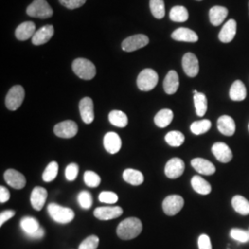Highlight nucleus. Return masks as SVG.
Wrapping results in <instances>:
<instances>
[{
    "instance_id": "obj_8",
    "label": "nucleus",
    "mask_w": 249,
    "mask_h": 249,
    "mask_svg": "<svg viewBox=\"0 0 249 249\" xmlns=\"http://www.w3.org/2000/svg\"><path fill=\"white\" fill-rule=\"evenodd\" d=\"M185 204L184 198L179 195H170L166 196L162 202V210L168 216H174L183 209Z\"/></svg>"
},
{
    "instance_id": "obj_10",
    "label": "nucleus",
    "mask_w": 249,
    "mask_h": 249,
    "mask_svg": "<svg viewBox=\"0 0 249 249\" xmlns=\"http://www.w3.org/2000/svg\"><path fill=\"white\" fill-rule=\"evenodd\" d=\"M149 44L148 36L136 35L129 36L122 42V49L125 52H134Z\"/></svg>"
},
{
    "instance_id": "obj_41",
    "label": "nucleus",
    "mask_w": 249,
    "mask_h": 249,
    "mask_svg": "<svg viewBox=\"0 0 249 249\" xmlns=\"http://www.w3.org/2000/svg\"><path fill=\"white\" fill-rule=\"evenodd\" d=\"M231 238L239 243H248L249 241V231L233 228L230 231Z\"/></svg>"
},
{
    "instance_id": "obj_20",
    "label": "nucleus",
    "mask_w": 249,
    "mask_h": 249,
    "mask_svg": "<svg viewBox=\"0 0 249 249\" xmlns=\"http://www.w3.org/2000/svg\"><path fill=\"white\" fill-rule=\"evenodd\" d=\"M47 198V191L44 187H36L31 194V204L36 211H41L45 204Z\"/></svg>"
},
{
    "instance_id": "obj_19",
    "label": "nucleus",
    "mask_w": 249,
    "mask_h": 249,
    "mask_svg": "<svg viewBox=\"0 0 249 249\" xmlns=\"http://www.w3.org/2000/svg\"><path fill=\"white\" fill-rule=\"evenodd\" d=\"M236 29L237 23L234 19H229L228 21H226L219 34L220 41L223 44H228L231 42L236 35Z\"/></svg>"
},
{
    "instance_id": "obj_38",
    "label": "nucleus",
    "mask_w": 249,
    "mask_h": 249,
    "mask_svg": "<svg viewBox=\"0 0 249 249\" xmlns=\"http://www.w3.org/2000/svg\"><path fill=\"white\" fill-rule=\"evenodd\" d=\"M58 174V163L56 161H51L43 173V180L45 182H52Z\"/></svg>"
},
{
    "instance_id": "obj_12",
    "label": "nucleus",
    "mask_w": 249,
    "mask_h": 249,
    "mask_svg": "<svg viewBox=\"0 0 249 249\" xmlns=\"http://www.w3.org/2000/svg\"><path fill=\"white\" fill-rule=\"evenodd\" d=\"M185 171V162L180 158H172L167 161L164 173L165 176L170 179H177L180 178Z\"/></svg>"
},
{
    "instance_id": "obj_5",
    "label": "nucleus",
    "mask_w": 249,
    "mask_h": 249,
    "mask_svg": "<svg viewBox=\"0 0 249 249\" xmlns=\"http://www.w3.org/2000/svg\"><path fill=\"white\" fill-rule=\"evenodd\" d=\"M27 14L34 18H48L53 16V9L46 0H35L27 8Z\"/></svg>"
},
{
    "instance_id": "obj_50",
    "label": "nucleus",
    "mask_w": 249,
    "mask_h": 249,
    "mask_svg": "<svg viewBox=\"0 0 249 249\" xmlns=\"http://www.w3.org/2000/svg\"><path fill=\"white\" fill-rule=\"evenodd\" d=\"M196 1H201V0H196Z\"/></svg>"
},
{
    "instance_id": "obj_11",
    "label": "nucleus",
    "mask_w": 249,
    "mask_h": 249,
    "mask_svg": "<svg viewBox=\"0 0 249 249\" xmlns=\"http://www.w3.org/2000/svg\"><path fill=\"white\" fill-rule=\"evenodd\" d=\"M94 216L101 221H109L116 219L123 214V210L119 206H109V207H99L94 210Z\"/></svg>"
},
{
    "instance_id": "obj_17",
    "label": "nucleus",
    "mask_w": 249,
    "mask_h": 249,
    "mask_svg": "<svg viewBox=\"0 0 249 249\" xmlns=\"http://www.w3.org/2000/svg\"><path fill=\"white\" fill-rule=\"evenodd\" d=\"M104 146L107 152L110 154H116L122 147V141L116 132H108L104 138Z\"/></svg>"
},
{
    "instance_id": "obj_40",
    "label": "nucleus",
    "mask_w": 249,
    "mask_h": 249,
    "mask_svg": "<svg viewBox=\"0 0 249 249\" xmlns=\"http://www.w3.org/2000/svg\"><path fill=\"white\" fill-rule=\"evenodd\" d=\"M78 202L84 210H89L93 204V199L88 191H81L78 196Z\"/></svg>"
},
{
    "instance_id": "obj_4",
    "label": "nucleus",
    "mask_w": 249,
    "mask_h": 249,
    "mask_svg": "<svg viewBox=\"0 0 249 249\" xmlns=\"http://www.w3.org/2000/svg\"><path fill=\"white\" fill-rule=\"evenodd\" d=\"M20 228L28 237L33 239H41L45 235V230L40 226L38 221L34 217L26 216L20 221Z\"/></svg>"
},
{
    "instance_id": "obj_25",
    "label": "nucleus",
    "mask_w": 249,
    "mask_h": 249,
    "mask_svg": "<svg viewBox=\"0 0 249 249\" xmlns=\"http://www.w3.org/2000/svg\"><path fill=\"white\" fill-rule=\"evenodd\" d=\"M178 88H179V77H178V72L170 71L163 80L164 91L167 94L172 95L178 91Z\"/></svg>"
},
{
    "instance_id": "obj_7",
    "label": "nucleus",
    "mask_w": 249,
    "mask_h": 249,
    "mask_svg": "<svg viewBox=\"0 0 249 249\" xmlns=\"http://www.w3.org/2000/svg\"><path fill=\"white\" fill-rule=\"evenodd\" d=\"M25 97V91L20 85L13 86L9 89L6 97V107L10 111H15L18 109L23 103Z\"/></svg>"
},
{
    "instance_id": "obj_16",
    "label": "nucleus",
    "mask_w": 249,
    "mask_h": 249,
    "mask_svg": "<svg viewBox=\"0 0 249 249\" xmlns=\"http://www.w3.org/2000/svg\"><path fill=\"white\" fill-rule=\"evenodd\" d=\"M212 151L215 158L223 163H227L232 159V152L227 144L223 142L214 143Z\"/></svg>"
},
{
    "instance_id": "obj_2",
    "label": "nucleus",
    "mask_w": 249,
    "mask_h": 249,
    "mask_svg": "<svg viewBox=\"0 0 249 249\" xmlns=\"http://www.w3.org/2000/svg\"><path fill=\"white\" fill-rule=\"evenodd\" d=\"M74 73L82 80H92L96 75L94 64L86 58H77L72 63Z\"/></svg>"
},
{
    "instance_id": "obj_35",
    "label": "nucleus",
    "mask_w": 249,
    "mask_h": 249,
    "mask_svg": "<svg viewBox=\"0 0 249 249\" xmlns=\"http://www.w3.org/2000/svg\"><path fill=\"white\" fill-rule=\"evenodd\" d=\"M164 139L171 147H180L185 142V136L180 131H170Z\"/></svg>"
},
{
    "instance_id": "obj_53",
    "label": "nucleus",
    "mask_w": 249,
    "mask_h": 249,
    "mask_svg": "<svg viewBox=\"0 0 249 249\" xmlns=\"http://www.w3.org/2000/svg\"></svg>"
},
{
    "instance_id": "obj_27",
    "label": "nucleus",
    "mask_w": 249,
    "mask_h": 249,
    "mask_svg": "<svg viewBox=\"0 0 249 249\" xmlns=\"http://www.w3.org/2000/svg\"><path fill=\"white\" fill-rule=\"evenodd\" d=\"M229 95L232 101H235V102L244 101L247 97V88L245 84L241 80H235L231 84Z\"/></svg>"
},
{
    "instance_id": "obj_23",
    "label": "nucleus",
    "mask_w": 249,
    "mask_h": 249,
    "mask_svg": "<svg viewBox=\"0 0 249 249\" xmlns=\"http://www.w3.org/2000/svg\"><path fill=\"white\" fill-rule=\"evenodd\" d=\"M36 33V24L32 21H25L17 27L15 36L19 41H26L30 38H33Z\"/></svg>"
},
{
    "instance_id": "obj_22",
    "label": "nucleus",
    "mask_w": 249,
    "mask_h": 249,
    "mask_svg": "<svg viewBox=\"0 0 249 249\" xmlns=\"http://www.w3.org/2000/svg\"><path fill=\"white\" fill-rule=\"evenodd\" d=\"M191 165L197 173L204 176H212L216 171L213 163L203 158H195L191 160Z\"/></svg>"
},
{
    "instance_id": "obj_9",
    "label": "nucleus",
    "mask_w": 249,
    "mask_h": 249,
    "mask_svg": "<svg viewBox=\"0 0 249 249\" xmlns=\"http://www.w3.org/2000/svg\"><path fill=\"white\" fill-rule=\"evenodd\" d=\"M79 131L78 124L72 120H66L54 125L53 132L62 139H71L75 137Z\"/></svg>"
},
{
    "instance_id": "obj_21",
    "label": "nucleus",
    "mask_w": 249,
    "mask_h": 249,
    "mask_svg": "<svg viewBox=\"0 0 249 249\" xmlns=\"http://www.w3.org/2000/svg\"><path fill=\"white\" fill-rule=\"evenodd\" d=\"M172 38L178 42L186 43H196L198 41L196 33L188 28H178L172 34Z\"/></svg>"
},
{
    "instance_id": "obj_47",
    "label": "nucleus",
    "mask_w": 249,
    "mask_h": 249,
    "mask_svg": "<svg viewBox=\"0 0 249 249\" xmlns=\"http://www.w3.org/2000/svg\"><path fill=\"white\" fill-rule=\"evenodd\" d=\"M14 215H15L14 211H5V212L1 213L0 214V226H2L7 221H9V219L14 217Z\"/></svg>"
},
{
    "instance_id": "obj_49",
    "label": "nucleus",
    "mask_w": 249,
    "mask_h": 249,
    "mask_svg": "<svg viewBox=\"0 0 249 249\" xmlns=\"http://www.w3.org/2000/svg\"><path fill=\"white\" fill-rule=\"evenodd\" d=\"M197 92H198V91L196 90V89H195V90H193V93H194V94H196V93H197Z\"/></svg>"
},
{
    "instance_id": "obj_45",
    "label": "nucleus",
    "mask_w": 249,
    "mask_h": 249,
    "mask_svg": "<svg viewBox=\"0 0 249 249\" xmlns=\"http://www.w3.org/2000/svg\"><path fill=\"white\" fill-rule=\"evenodd\" d=\"M86 1L87 0H59L60 4L69 9H79L86 3Z\"/></svg>"
},
{
    "instance_id": "obj_46",
    "label": "nucleus",
    "mask_w": 249,
    "mask_h": 249,
    "mask_svg": "<svg viewBox=\"0 0 249 249\" xmlns=\"http://www.w3.org/2000/svg\"><path fill=\"white\" fill-rule=\"evenodd\" d=\"M198 249H213L211 239L207 234H201L197 240Z\"/></svg>"
},
{
    "instance_id": "obj_39",
    "label": "nucleus",
    "mask_w": 249,
    "mask_h": 249,
    "mask_svg": "<svg viewBox=\"0 0 249 249\" xmlns=\"http://www.w3.org/2000/svg\"><path fill=\"white\" fill-rule=\"evenodd\" d=\"M83 179L85 184L89 187H97L101 184V178L93 171H86Z\"/></svg>"
},
{
    "instance_id": "obj_36",
    "label": "nucleus",
    "mask_w": 249,
    "mask_h": 249,
    "mask_svg": "<svg viewBox=\"0 0 249 249\" xmlns=\"http://www.w3.org/2000/svg\"><path fill=\"white\" fill-rule=\"evenodd\" d=\"M211 127H212V122L208 119H203V120H199L192 123L190 125V130L195 135H201L208 132L211 129Z\"/></svg>"
},
{
    "instance_id": "obj_1",
    "label": "nucleus",
    "mask_w": 249,
    "mask_h": 249,
    "mask_svg": "<svg viewBox=\"0 0 249 249\" xmlns=\"http://www.w3.org/2000/svg\"><path fill=\"white\" fill-rule=\"evenodd\" d=\"M142 231V223L138 218L131 217L119 223L116 229L118 237L122 240H131L141 234Z\"/></svg>"
},
{
    "instance_id": "obj_52",
    "label": "nucleus",
    "mask_w": 249,
    "mask_h": 249,
    "mask_svg": "<svg viewBox=\"0 0 249 249\" xmlns=\"http://www.w3.org/2000/svg\"></svg>"
},
{
    "instance_id": "obj_26",
    "label": "nucleus",
    "mask_w": 249,
    "mask_h": 249,
    "mask_svg": "<svg viewBox=\"0 0 249 249\" xmlns=\"http://www.w3.org/2000/svg\"><path fill=\"white\" fill-rule=\"evenodd\" d=\"M228 16V9L222 6H214L210 9V20L214 26H219Z\"/></svg>"
},
{
    "instance_id": "obj_28",
    "label": "nucleus",
    "mask_w": 249,
    "mask_h": 249,
    "mask_svg": "<svg viewBox=\"0 0 249 249\" xmlns=\"http://www.w3.org/2000/svg\"><path fill=\"white\" fill-rule=\"evenodd\" d=\"M191 186L196 193L200 195H208L212 192L211 184L206 181L204 178L198 176H195L191 179Z\"/></svg>"
},
{
    "instance_id": "obj_18",
    "label": "nucleus",
    "mask_w": 249,
    "mask_h": 249,
    "mask_svg": "<svg viewBox=\"0 0 249 249\" xmlns=\"http://www.w3.org/2000/svg\"><path fill=\"white\" fill-rule=\"evenodd\" d=\"M53 25H45L36 31L35 36L32 38V42L35 45H45L53 37Z\"/></svg>"
},
{
    "instance_id": "obj_34",
    "label": "nucleus",
    "mask_w": 249,
    "mask_h": 249,
    "mask_svg": "<svg viewBox=\"0 0 249 249\" xmlns=\"http://www.w3.org/2000/svg\"><path fill=\"white\" fill-rule=\"evenodd\" d=\"M170 18L176 22H185L189 18L187 9L183 6H176L170 11Z\"/></svg>"
},
{
    "instance_id": "obj_6",
    "label": "nucleus",
    "mask_w": 249,
    "mask_h": 249,
    "mask_svg": "<svg viewBox=\"0 0 249 249\" xmlns=\"http://www.w3.org/2000/svg\"><path fill=\"white\" fill-rule=\"evenodd\" d=\"M158 80L159 77L155 71L151 69H145L140 73L137 79V84L141 90L150 91L156 87Z\"/></svg>"
},
{
    "instance_id": "obj_44",
    "label": "nucleus",
    "mask_w": 249,
    "mask_h": 249,
    "mask_svg": "<svg viewBox=\"0 0 249 249\" xmlns=\"http://www.w3.org/2000/svg\"><path fill=\"white\" fill-rule=\"evenodd\" d=\"M79 175V166L77 163H71L65 170V177L68 181H74Z\"/></svg>"
},
{
    "instance_id": "obj_42",
    "label": "nucleus",
    "mask_w": 249,
    "mask_h": 249,
    "mask_svg": "<svg viewBox=\"0 0 249 249\" xmlns=\"http://www.w3.org/2000/svg\"><path fill=\"white\" fill-rule=\"evenodd\" d=\"M99 200L106 204H115L118 201V196L115 192L103 191L99 195Z\"/></svg>"
},
{
    "instance_id": "obj_51",
    "label": "nucleus",
    "mask_w": 249,
    "mask_h": 249,
    "mask_svg": "<svg viewBox=\"0 0 249 249\" xmlns=\"http://www.w3.org/2000/svg\"></svg>"
},
{
    "instance_id": "obj_29",
    "label": "nucleus",
    "mask_w": 249,
    "mask_h": 249,
    "mask_svg": "<svg viewBox=\"0 0 249 249\" xmlns=\"http://www.w3.org/2000/svg\"><path fill=\"white\" fill-rule=\"evenodd\" d=\"M123 179L132 186H140L144 182L142 173L139 170L125 169L123 173Z\"/></svg>"
},
{
    "instance_id": "obj_43",
    "label": "nucleus",
    "mask_w": 249,
    "mask_h": 249,
    "mask_svg": "<svg viewBox=\"0 0 249 249\" xmlns=\"http://www.w3.org/2000/svg\"><path fill=\"white\" fill-rule=\"evenodd\" d=\"M98 245V236L90 235V236H88L85 240L81 242L79 249H97Z\"/></svg>"
},
{
    "instance_id": "obj_3",
    "label": "nucleus",
    "mask_w": 249,
    "mask_h": 249,
    "mask_svg": "<svg viewBox=\"0 0 249 249\" xmlns=\"http://www.w3.org/2000/svg\"><path fill=\"white\" fill-rule=\"evenodd\" d=\"M47 213L55 223L67 224L74 220L75 213L71 209L60 205L51 203L47 207Z\"/></svg>"
},
{
    "instance_id": "obj_37",
    "label": "nucleus",
    "mask_w": 249,
    "mask_h": 249,
    "mask_svg": "<svg viewBox=\"0 0 249 249\" xmlns=\"http://www.w3.org/2000/svg\"><path fill=\"white\" fill-rule=\"evenodd\" d=\"M150 8L151 14L156 18H163L165 16V7L163 0H151Z\"/></svg>"
},
{
    "instance_id": "obj_30",
    "label": "nucleus",
    "mask_w": 249,
    "mask_h": 249,
    "mask_svg": "<svg viewBox=\"0 0 249 249\" xmlns=\"http://www.w3.org/2000/svg\"><path fill=\"white\" fill-rule=\"evenodd\" d=\"M174 119V113L170 109H162L154 117V123L159 127H166Z\"/></svg>"
},
{
    "instance_id": "obj_15",
    "label": "nucleus",
    "mask_w": 249,
    "mask_h": 249,
    "mask_svg": "<svg viewBox=\"0 0 249 249\" xmlns=\"http://www.w3.org/2000/svg\"><path fill=\"white\" fill-rule=\"evenodd\" d=\"M80 113L82 121L85 124H90L94 120L93 102L89 97H84L80 102Z\"/></svg>"
},
{
    "instance_id": "obj_48",
    "label": "nucleus",
    "mask_w": 249,
    "mask_h": 249,
    "mask_svg": "<svg viewBox=\"0 0 249 249\" xmlns=\"http://www.w3.org/2000/svg\"><path fill=\"white\" fill-rule=\"evenodd\" d=\"M10 197L9 191L4 187H0V202L1 203H6Z\"/></svg>"
},
{
    "instance_id": "obj_13",
    "label": "nucleus",
    "mask_w": 249,
    "mask_h": 249,
    "mask_svg": "<svg viewBox=\"0 0 249 249\" xmlns=\"http://www.w3.org/2000/svg\"><path fill=\"white\" fill-rule=\"evenodd\" d=\"M182 66L185 73L188 77L194 78L198 74L199 65L197 57L193 53H187L183 56Z\"/></svg>"
},
{
    "instance_id": "obj_32",
    "label": "nucleus",
    "mask_w": 249,
    "mask_h": 249,
    "mask_svg": "<svg viewBox=\"0 0 249 249\" xmlns=\"http://www.w3.org/2000/svg\"><path fill=\"white\" fill-rule=\"evenodd\" d=\"M108 118H109L110 123L117 127H125L128 123V119H127L126 115L124 114V112L119 111V110L111 111L108 116Z\"/></svg>"
},
{
    "instance_id": "obj_14",
    "label": "nucleus",
    "mask_w": 249,
    "mask_h": 249,
    "mask_svg": "<svg viewBox=\"0 0 249 249\" xmlns=\"http://www.w3.org/2000/svg\"><path fill=\"white\" fill-rule=\"evenodd\" d=\"M4 178L7 184L15 189H21L26 186V178L16 170H7L4 174Z\"/></svg>"
},
{
    "instance_id": "obj_33",
    "label": "nucleus",
    "mask_w": 249,
    "mask_h": 249,
    "mask_svg": "<svg viewBox=\"0 0 249 249\" xmlns=\"http://www.w3.org/2000/svg\"><path fill=\"white\" fill-rule=\"evenodd\" d=\"M194 104L196 108V113L199 117H202L206 115L208 110V100L204 93L197 92L194 94Z\"/></svg>"
},
{
    "instance_id": "obj_31",
    "label": "nucleus",
    "mask_w": 249,
    "mask_h": 249,
    "mask_svg": "<svg viewBox=\"0 0 249 249\" xmlns=\"http://www.w3.org/2000/svg\"><path fill=\"white\" fill-rule=\"evenodd\" d=\"M231 206L233 210L241 215H249V201L243 196L236 195L231 199Z\"/></svg>"
},
{
    "instance_id": "obj_24",
    "label": "nucleus",
    "mask_w": 249,
    "mask_h": 249,
    "mask_svg": "<svg viewBox=\"0 0 249 249\" xmlns=\"http://www.w3.org/2000/svg\"><path fill=\"white\" fill-rule=\"evenodd\" d=\"M218 129L224 136L231 137L235 132V122L229 116H222L219 117L218 122Z\"/></svg>"
}]
</instances>
